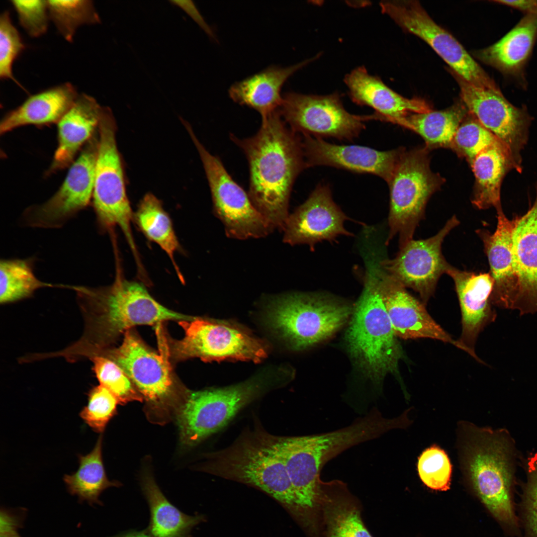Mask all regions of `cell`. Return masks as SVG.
<instances>
[{
    "mask_svg": "<svg viewBox=\"0 0 537 537\" xmlns=\"http://www.w3.org/2000/svg\"><path fill=\"white\" fill-rule=\"evenodd\" d=\"M459 223L453 215L436 235L427 239L410 240L399 246L394 258L383 261L380 266L405 288L418 293L425 304L450 265L443 254V243Z\"/></svg>",
    "mask_w": 537,
    "mask_h": 537,
    "instance_id": "cell-18",
    "label": "cell"
},
{
    "mask_svg": "<svg viewBox=\"0 0 537 537\" xmlns=\"http://www.w3.org/2000/svg\"><path fill=\"white\" fill-rule=\"evenodd\" d=\"M300 135L288 126L278 109L262 118L254 136L240 139L230 135L248 162L249 197L273 228L283 230L293 184L308 168Z\"/></svg>",
    "mask_w": 537,
    "mask_h": 537,
    "instance_id": "cell-1",
    "label": "cell"
},
{
    "mask_svg": "<svg viewBox=\"0 0 537 537\" xmlns=\"http://www.w3.org/2000/svg\"><path fill=\"white\" fill-rule=\"evenodd\" d=\"M537 40V12L526 14L501 39L476 52L475 56L502 74L522 80Z\"/></svg>",
    "mask_w": 537,
    "mask_h": 537,
    "instance_id": "cell-27",
    "label": "cell"
},
{
    "mask_svg": "<svg viewBox=\"0 0 537 537\" xmlns=\"http://www.w3.org/2000/svg\"><path fill=\"white\" fill-rule=\"evenodd\" d=\"M116 125L108 107H102L98 126L92 204L102 230L119 227L134 255H137L131 224L134 219L127 195L123 166L116 140Z\"/></svg>",
    "mask_w": 537,
    "mask_h": 537,
    "instance_id": "cell-10",
    "label": "cell"
},
{
    "mask_svg": "<svg viewBox=\"0 0 537 537\" xmlns=\"http://www.w3.org/2000/svg\"><path fill=\"white\" fill-rule=\"evenodd\" d=\"M457 436L462 473L505 531L518 535L520 520L513 495L514 446L509 434L462 421Z\"/></svg>",
    "mask_w": 537,
    "mask_h": 537,
    "instance_id": "cell-4",
    "label": "cell"
},
{
    "mask_svg": "<svg viewBox=\"0 0 537 537\" xmlns=\"http://www.w3.org/2000/svg\"><path fill=\"white\" fill-rule=\"evenodd\" d=\"M141 485L150 511L146 531L153 537H190L191 530L203 517L180 511L166 498L150 475L144 476Z\"/></svg>",
    "mask_w": 537,
    "mask_h": 537,
    "instance_id": "cell-32",
    "label": "cell"
},
{
    "mask_svg": "<svg viewBox=\"0 0 537 537\" xmlns=\"http://www.w3.org/2000/svg\"><path fill=\"white\" fill-rule=\"evenodd\" d=\"M269 382L255 378L229 387L188 392L175 416L182 444L195 446L219 431L268 390Z\"/></svg>",
    "mask_w": 537,
    "mask_h": 537,
    "instance_id": "cell-11",
    "label": "cell"
},
{
    "mask_svg": "<svg viewBox=\"0 0 537 537\" xmlns=\"http://www.w3.org/2000/svg\"><path fill=\"white\" fill-rule=\"evenodd\" d=\"M417 470L422 482L434 490L449 489L452 464L446 452L437 445L425 449L418 458Z\"/></svg>",
    "mask_w": 537,
    "mask_h": 537,
    "instance_id": "cell-39",
    "label": "cell"
},
{
    "mask_svg": "<svg viewBox=\"0 0 537 537\" xmlns=\"http://www.w3.org/2000/svg\"><path fill=\"white\" fill-rule=\"evenodd\" d=\"M426 146L402 152L388 183L390 191L389 233L386 244L396 235L399 246L413 239L424 218L431 196L445 179L432 171Z\"/></svg>",
    "mask_w": 537,
    "mask_h": 537,
    "instance_id": "cell-8",
    "label": "cell"
},
{
    "mask_svg": "<svg viewBox=\"0 0 537 537\" xmlns=\"http://www.w3.org/2000/svg\"><path fill=\"white\" fill-rule=\"evenodd\" d=\"M320 54L287 67L270 66L231 86V98L235 102L247 106L265 117L278 109L282 99L281 88L294 73L319 58Z\"/></svg>",
    "mask_w": 537,
    "mask_h": 537,
    "instance_id": "cell-28",
    "label": "cell"
},
{
    "mask_svg": "<svg viewBox=\"0 0 537 537\" xmlns=\"http://www.w3.org/2000/svg\"><path fill=\"white\" fill-rule=\"evenodd\" d=\"M25 510L1 508L0 513V537H21L18 530L23 525Z\"/></svg>",
    "mask_w": 537,
    "mask_h": 537,
    "instance_id": "cell-45",
    "label": "cell"
},
{
    "mask_svg": "<svg viewBox=\"0 0 537 537\" xmlns=\"http://www.w3.org/2000/svg\"><path fill=\"white\" fill-rule=\"evenodd\" d=\"M408 410L394 418L375 408L350 425L334 431L307 436H276L296 499V507L316 515L319 510L320 472L330 460L346 449L379 438L410 423Z\"/></svg>",
    "mask_w": 537,
    "mask_h": 537,
    "instance_id": "cell-2",
    "label": "cell"
},
{
    "mask_svg": "<svg viewBox=\"0 0 537 537\" xmlns=\"http://www.w3.org/2000/svg\"><path fill=\"white\" fill-rule=\"evenodd\" d=\"M134 219L146 238L156 243L168 255L180 280L183 281L174 258L176 252L179 250V243L171 218L160 200L151 193L145 194L134 214Z\"/></svg>",
    "mask_w": 537,
    "mask_h": 537,
    "instance_id": "cell-35",
    "label": "cell"
},
{
    "mask_svg": "<svg viewBox=\"0 0 537 537\" xmlns=\"http://www.w3.org/2000/svg\"><path fill=\"white\" fill-rule=\"evenodd\" d=\"M67 287L39 279L34 272L33 259H1L0 262V302L5 304L31 297L43 287Z\"/></svg>",
    "mask_w": 537,
    "mask_h": 537,
    "instance_id": "cell-36",
    "label": "cell"
},
{
    "mask_svg": "<svg viewBox=\"0 0 537 537\" xmlns=\"http://www.w3.org/2000/svg\"><path fill=\"white\" fill-rule=\"evenodd\" d=\"M375 271L384 304L394 332L403 339L430 338L448 343L466 352L431 316L425 304L375 264Z\"/></svg>",
    "mask_w": 537,
    "mask_h": 537,
    "instance_id": "cell-20",
    "label": "cell"
},
{
    "mask_svg": "<svg viewBox=\"0 0 537 537\" xmlns=\"http://www.w3.org/2000/svg\"><path fill=\"white\" fill-rule=\"evenodd\" d=\"M20 25L31 37L45 34L50 19L47 0H11Z\"/></svg>",
    "mask_w": 537,
    "mask_h": 537,
    "instance_id": "cell-44",
    "label": "cell"
},
{
    "mask_svg": "<svg viewBox=\"0 0 537 537\" xmlns=\"http://www.w3.org/2000/svg\"><path fill=\"white\" fill-rule=\"evenodd\" d=\"M492 1L516 8L526 14L537 12V0H495Z\"/></svg>",
    "mask_w": 537,
    "mask_h": 537,
    "instance_id": "cell-47",
    "label": "cell"
},
{
    "mask_svg": "<svg viewBox=\"0 0 537 537\" xmlns=\"http://www.w3.org/2000/svg\"><path fill=\"white\" fill-rule=\"evenodd\" d=\"M199 153L210 189L215 214L223 223L226 235L245 239L267 236L274 229L257 210L249 195L231 177L220 159L211 154L188 130Z\"/></svg>",
    "mask_w": 537,
    "mask_h": 537,
    "instance_id": "cell-13",
    "label": "cell"
},
{
    "mask_svg": "<svg viewBox=\"0 0 537 537\" xmlns=\"http://www.w3.org/2000/svg\"><path fill=\"white\" fill-rule=\"evenodd\" d=\"M450 72L469 112L507 147L522 171L521 152L528 140L532 121L526 107L513 105L500 90L476 87Z\"/></svg>",
    "mask_w": 537,
    "mask_h": 537,
    "instance_id": "cell-17",
    "label": "cell"
},
{
    "mask_svg": "<svg viewBox=\"0 0 537 537\" xmlns=\"http://www.w3.org/2000/svg\"><path fill=\"white\" fill-rule=\"evenodd\" d=\"M72 289L77 293L85 322L84 333L76 345L89 356L103 352L112 340L133 326L194 318L160 304L143 284L124 278L119 268L110 285L73 286Z\"/></svg>",
    "mask_w": 537,
    "mask_h": 537,
    "instance_id": "cell-3",
    "label": "cell"
},
{
    "mask_svg": "<svg viewBox=\"0 0 537 537\" xmlns=\"http://www.w3.org/2000/svg\"><path fill=\"white\" fill-rule=\"evenodd\" d=\"M348 219L334 201L330 187L319 184L306 200L289 215L284 224L283 241L291 245L314 246L334 240L341 235L352 236L344 227Z\"/></svg>",
    "mask_w": 537,
    "mask_h": 537,
    "instance_id": "cell-19",
    "label": "cell"
},
{
    "mask_svg": "<svg viewBox=\"0 0 537 537\" xmlns=\"http://www.w3.org/2000/svg\"><path fill=\"white\" fill-rule=\"evenodd\" d=\"M160 354L150 350L131 331L125 332L121 345L99 356L114 361L131 380L147 403L151 420L164 422L177 412L186 396H182L174 381L169 346L158 327Z\"/></svg>",
    "mask_w": 537,
    "mask_h": 537,
    "instance_id": "cell-7",
    "label": "cell"
},
{
    "mask_svg": "<svg viewBox=\"0 0 537 537\" xmlns=\"http://www.w3.org/2000/svg\"><path fill=\"white\" fill-rule=\"evenodd\" d=\"M381 12L404 31L424 41L450 70L477 87L499 90L494 81L448 31L438 25L417 0H384Z\"/></svg>",
    "mask_w": 537,
    "mask_h": 537,
    "instance_id": "cell-12",
    "label": "cell"
},
{
    "mask_svg": "<svg viewBox=\"0 0 537 537\" xmlns=\"http://www.w3.org/2000/svg\"><path fill=\"white\" fill-rule=\"evenodd\" d=\"M102 436L100 435L92 450L86 455L79 454V467L72 474H66L64 481L68 492L76 495L80 502L90 505H101L99 497L107 488L118 486L117 482L107 478L102 458Z\"/></svg>",
    "mask_w": 537,
    "mask_h": 537,
    "instance_id": "cell-34",
    "label": "cell"
},
{
    "mask_svg": "<svg viewBox=\"0 0 537 537\" xmlns=\"http://www.w3.org/2000/svg\"><path fill=\"white\" fill-rule=\"evenodd\" d=\"M368 267L346 341L358 367L379 382L387 374L397 371L403 352L384 304L374 263L370 262Z\"/></svg>",
    "mask_w": 537,
    "mask_h": 537,
    "instance_id": "cell-6",
    "label": "cell"
},
{
    "mask_svg": "<svg viewBox=\"0 0 537 537\" xmlns=\"http://www.w3.org/2000/svg\"><path fill=\"white\" fill-rule=\"evenodd\" d=\"M497 223L493 233L486 229L476 230L481 239L494 280L491 294L493 305L513 309L518 279L513 251V233L516 218L508 219L503 210L497 212Z\"/></svg>",
    "mask_w": 537,
    "mask_h": 537,
    "instance_id": "cell-24",
    "label": "cell"
},
{
    "mask_svg": "<svg viewBox=\"0 0 537 537\" xmlns=\"http://www.w3.org/2000/svg\"><path fill=\"white\" fill-rule=\"evenodd\" d=\"M98 144L97 132L85 145L71 165L64 182L47 201L27 208L21 223L28 227H62L92 200L95 165Z\"/></svg>",
    "mask_w": 537,
    "mask_h": 537,
    "instance_id": "cell-16",
    "label": "cell"
},
{
    "mask_svg": "<svg viewBox=\"0 0 537 537\" xmlns=\"http://www.w3.org/2000/svg\"><path fill=\"white\" fill-rule=\"evenodd\" d=\"M78 95L76 88L69 83L32 95L4 115L0 121V133L2 135L26 125L57 123Z\"/></svg>",
    "mask_w": 537,
    "mask_h": 537,
    "instance_id": "cell-30",
    "label": "cell"
},
{
    "mask_svg": "<svg viewBox=\"0 0 537 537\" xmlns=\"http://www.w3.org/2000/svg\"><path fill=\"white\" fill-rule=\"evenodd\" d=\"M319 507L326 537H372L363 524L357 499L343 481H322Z\"/></svg>",
    "mask_w": 537,
    "mask_h": 537,
    "instance_id": "cell-29",
    "label": "cell"
},
{
    "mask_svg": "<svg viewBox=\"0 0 537 537\" xmlns=\"http://www.w3.org/2000/svg\"><path fill=\"white\" fill-rule=\"evenodd\" d=\"M499 144H503L468 111L456 131L450 148L470 165L480 153Z\"/></svg>",
    "mask_w": 537,
    "mask_h": 537,
    "instance_id": "cell-38",
    "label": "cell"
},
{
    "mask_svg": "<svg viewBox=\"0 0 537 537\" xmlns=\"http://www.w3.org/2000/svg\"><path fill=\"white\" fill-rule=\"evenodd\" d=\"M526 471L527 478L523 486L520 523L524 528V537H537V453L528 458Z\"/></svg>",
    "mask_w": 537,
    "mask_h": 537,
    "instance_id": "cell-43",
    "label": "cell"
},
{
    "mask_svg": "<svg viewBox=\"0 0 537 537\" xmlns=\"http://www.w3.org/2000/svg\"><path fill=\"white\" fill-rule=\"evenodd\" d=\"M90 359L100 384L109 390L119 403L143 400L131 380L114 361L102 356H96Z\"/></svg>",
    "mask_w": 537,
    "mask_h": 537,
    "instance_id": "cell-40",
    "label": "cell"
},
{
    "mask_svg": "<svg viewBox=\"0 0 537 537\" xmlns=\"http://www.w3.org/2000/svg\"><path fill=\"white\" fill-rule=\"evenodd\" d=\"M282 118L295 133L316 138L352 140L365 129L372 115H358L345 108L340 95L304 94L287 92L278 109Z\"/></svg>",
    "mask_w": 537,
    "mask_h": 537,
    "instance_id": "cell-14",
    "label": "cell"
},
{
    "mask_svg": "<svg viewBox=\"0 0 537 537\" xmlns=\"http://www.w3.org/2000/svg\"><path fill=\"white\" fill-rule=\"evenodd\" d=\"M454 282L461 314V334L459 342L466 353L479 361L474 346L485 326L493 322L496 314L492 308L494 280L490 273L460 270L450 265L447 270Z\"/></svg>",
    "mask_w": 537,
    "mask_h": 537,
    "instance_id": "cell-22",
    "label": "cell"
},
{
    "mask_svg": "<svg viewBox=\"0 0 537 537\" xmlns=\"http://www.w3.org/2000/svg\"><path fill=\"white\" fill-rule=\"evenodd\" d=\"M205 458L200 470L253 485L284 504L296 506L276 436L259 422L244 430L230 446L207 454Z\"/></svg>",
    "mask_w": 537,
    "mask_h": 537,
    "instance_id": "cell-5",
    "label": "cell"
},
{
    "mask_svg": "<svg viewBox=\"0 0 537 537\" xmlns=\"http://www.w3.org/2000/svg\"><path fill=\"white\" fill-rule=\"evenodd\" d=\"M170 2L185 11L209 36L214 37L213 31L206 23L192 1L173 0H170Z\"/></svg>",
    "mask_w": 537,
    "mask_h": 537,
    "instance_id": "cell-46",
    "label": "cell"
},
{
    "mask_svg": "<svg viewBox=\"0 0 537 537\" xmlns=\"http://www.w3.org/2000/svg\"><path fill=\"white\" fill-rule=\"evenodd\" d=\"M475 177L471 202L479 209L503 210L502 181L511 170L521 173L510 151L503 144L493 146L478 155L470 165Z\"/></svg>",
    "mask_w": 537,
    "mask_h": 537,
    "instance_id": "cell-31",
    "label": "cell"
},
{
    "mask_svg": "<svg viewBox=\"0 0 537 537\" xmlns=\"http://www.w3.org/2000/svg\"><path fill=\"white\" fill-rule=\"evenodd\" d=\"M102 109L92 96L78 95L57 123L58 146L47 176L73 163L79 151L98 132Z\"/></svg>",
    "mask_w": 537,
    "mask_h": 537,
    "instance_id": "cell-26",
    "label": "cell"
},
{
    "mask_svg": "<svg viewBox=\"0 0 537 537\" xmlns=\"http://www.w3.org/2000/svg\"><path fill=\"white\" fill-rule=\"evenodd\" d=\"M118 403L115 396L99 384L89 392L87 404L81 410L80 416L92 430L102 433L115 414Z\"/></svg>",
    "mask_w": 537,
    "mask_h": 537,
    "instance_id": "cell-41",
    "label": "cell"
},
{
    "mask_svg": "<svg viewBox=\"0 0 537 537\" xmlns=\"http://www.w3.org/2000/svg\"><path fill=\"white\" fill-rule=\"evenodd\" d=\"M50 18L68 42H72L77 29L84 25L99 24L100 18L92 1L89 0H47Z\"/></svg>",
    "mask_w": 537,
    "mask_h": 537,
    "instance_id": "cell-37",
    "label": "cell"
},
{
    "mask_svg": "<svg viewBox=\"0 0 537 537\" xmlns=\"http://www.w3.org/2000/svg\"><path fill=\"white\" fill-rule=\"evenodd\" d=\"M344 82L355 103L374 109L373 119L402 126L405 118L410 114L432 110L425 100L402 96L387 87L379 77L369 74L363 66L357 67L348 74Z\"/></svg>",
    "mask_w": 537,
    "mask_h": 537,
    "instance_id": "cell-23",
    "label": "cell"
},
{
    "mask_svg": "<svg viewBox=\"0 0 537 537\" xmlns=\"http://www.w3.org/2000/svg\"><path fill=\"white\" fill-rule=\"evenodd\" d=\"M179 322L184 336L169 346L170 356L177 360L198 358L259 362L267 356L262 342L232 326L197 318Z\"/></svg>",
    "mask_w": 537,
    "mask_h": 537,
    "instance_id": "cell-15",
    "label": "cell"
},
{
    "mask_svg": "<svg viewBox=\"0 0 537 537\" xmlns=\"http://www.w3.org/2000/svg\"><path fill=\"white\" fill-rule=\"evenodd\" d=\"M24 48L21 36L11 22L9 11H3L0 16V78L12 80L23 90L13 76L12 65Z\"/></svg>",
    "mask_w": 537,
    "mask_h": 537,
    "instance_id": "cell-42",
    "label": "cell"
},
{
    "mask_svg": "<svg viewBox=\"0 0 537 537\" xmlns=\"http://www.w3.org/2000/svg\"><path fill=\"white\" fill-rule=\"evenodd\" d=\"M515 218L512 240L518 284L513 309L523 315L537 312V186L532 206Z\"/></svg>",
    "mask_w": 537,
    "mask_h": 537,
    "instance_id": "cell-25",
    "label": "cell"
},
{
    "mask_svg": "<svg viewBox=\"0 0 537 537\" xmlns=\"http://www.w3.org/2000/svg\"><path fill=\"white\" fill-rule=\"evenodd\" d=\"M468 113L460 100L445 110L410 114L402 126L420 135L429 149L450 148L456 131Z\"/></svg>",
    "mask_w": 537,
    "mask_h": 537,
    "instance_id": "cell-33",
    "label": "cell"
},
{
    "mask_svg": "<svg viewBox=\"0 0 537 537\" xmlns=\"http://www.w3.org/2000/svg\"><path fill=\"white\" fill-rule=\"evenodd\" d=\"M351 307L334 298L302 293L283 295L268 305L269 326L294 350L329 337L346 321Z\"/></svg>",
    "mask_w": 537,
    "mask_h": 537,
    "instance_id": "cell-9",
    "label": "cell"
},
{
    "mask_svg": "<svg viewBox=\"0 0 537 537\" xmlns=\"http://www.w3.org/2000/svg\"><path fill=\"white\" fill-rule=\"evenodd\" d=\"M111 537H153L146 530L142 532L130 531Z\"/></svg>",
    "mask_w": 537,
    "mask_h": 537,
    "instance_id": "cell-48",
    "label": "cell"
},
{
    "mask_svg": "<svg viewBox=\"0 0 537 537\" xmlns=\"http://www.w3.org/2000/svg\"><path fill=\"white\" fill-rule=\"evenodd\" d=\"M307 167L329 166L379 177L388 183L403 150L378 151L355 145H337L322 138L303 135Z\"/></svg>",
    "mask_w": 537,
    "mask_h": 537,
    "instance_id": "cell-21",
    "label": "cell"
}]
</instances>
